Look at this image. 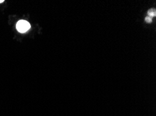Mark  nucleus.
Here are the masks:
<instances>
[{
    "instance_id": "obj_4",
    "label": "nucleus",
    "mask_w": 156,
    "mask_h": 116,
    "mask_svg": "<svg viewBox=\"0 0 156 116\" xmlns=\"http://www.w3.org/2000/svg\"><path fill=\"white\" fill-rule=\"evenodd\" d=\"M4 0H0V4H2V3H3V2H4Z\"/></svg>"
},
{
    "instance_id": "obj_2",
    "label": "nucleus",
    "mask_w": 156,
    "mask_h": 116,
    "mask_svg": "<svg viewBox=\"0 0 156 116\" xmlns=\"http://www.w3.org/2000/svg\"><path fill=\"white\" fill-rule=\"evenodd\" d=\"M147 13H148V16H149V17H151V18H153V17H155V15H156L155 9L153 8L149 9V10L148 11Z\"/></svg>"
},
{
    "instance_id": "obj_3",
    "label": "nucleus",
    "mask_w": 156,
    "mask_h": 116,
    "mask_svg": "<svg viewBox=\"0 0 156 116\" xmlns=\"http://www.w3.org/2000/svg\"><path fill=\"white\" fill-rule=\"evenodd\" d=\"M145 22L146 23L150 24V23H151V22H153V18L149 17V16H147V17L145 18Z\"/></svg>"
},
{
    "instance_id": "obj_1",
    "label": "nucleus",
    "mask_w": 156,
    "mask_h": 116,
    "mask_svg": "<svg viewBox=\"0 0 156 116\" xmlns=\"http://www.w3.org/2000/svg\"><path fill=\"white\" fill-rule=\"evenodd\" d=\"M30 27H31L30 24L26 20H21L18 21L17 25H16V29L20 33L27 32L30 29Z\"/></svg>"
}]
</instances>
